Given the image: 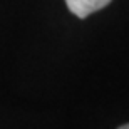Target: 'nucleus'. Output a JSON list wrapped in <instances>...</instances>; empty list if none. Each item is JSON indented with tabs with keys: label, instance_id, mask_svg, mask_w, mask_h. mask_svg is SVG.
Masks as SVG:
<instances>
[{
	"label": "nucleus",
	"instance_id": "nucleus-1",
	"mask_svg": "<svg viewBox=\"0 0 129 129\" xmlns=\"http://www.w3.org/2000/svg\"><path fill=\"white\" fill-rule=\"evenodd\" d=\"M112 0H66L67 9L79 19H86L91 14L104 9Z\"/></svg>",
	"mask_w": 129,
	"mask_h": 129
},
{
	"label": "nucleus",
	"instance_id": "nucleus-2",
	"mask_svg": "<svg viewBox=\"0 0 129 129\" xmlns=\"http://www.w3.org/2000/svg\"><path fill=\"white\" fill-rule=\"evenodd\" d=\"M117 129H129V122H127V124H122V126H119Z\"/></svg>",
	"mask_w": 129,
	"mask_h": 129
}]
</instances>
